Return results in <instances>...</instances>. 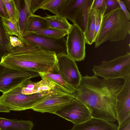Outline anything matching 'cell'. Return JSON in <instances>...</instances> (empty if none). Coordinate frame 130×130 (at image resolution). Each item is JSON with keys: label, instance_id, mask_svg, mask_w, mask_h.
<instances>
[{"label": "cell", "instance_id": "cell-17", "mask_svg": "<svg viewBox=\"0 0 130 130\" xmlns=\"http://www.w3.org/2000/svg\"><path fill=\"white\" fill-rule=\"evenodd\" d=\"M42 78L48 79L54 83L66 93L71 94L75 88L68 83L59 72L57 67L46 73L40 75Z\"/></svg>", "mask_w": 130, "mask_h": 130}, {"label": "cell", "instance_id": "cell-20", "mask_svg": "<svg viewBox=\"0 0 130 130\" xmlns=\"http://www.w3.org/2000/svg\"><path fill=\"white\" fill-rule=\"evenodd\" d=\"M95 28V12L90 8L84 32L86 43L91 45L94 42V37Z\"/></svg>", "mask_w": 130, "mask_h": 130}, {"label": "cell", "instance_id": "cell-15", "mask_svg": "<svg viewBox=\"0 0 130 130\" xmlns=\"http://www.w3.org/2000/svg\"><path fill=\"white\" fill-rule=\"evenodd\" d=\"M118 126L113 122L91 117L83 122L74 124L68 130H116Z\"/></svg>", "mask_w": 130, "mask_h": 130}, {"label": "cell", "instance_id": "cell-5", "mask_svg": "<svg viewBox=\"0 0 130 130\" xmlns=\"http://www.w3.org/2000/svg\"><path fill=\"white\" fill-rule=\"evenodd\" d=\"M19 85L0 96V105L10 111L31 109L50 92L30 95L22 94Z\"/></svg>", "mask_w": 130, "mask_h": 130}, {"label": "cell", "instance_id": "cell-33", "mask_svg": "<svg viewBox=\"0 0 130 130\" xmlns=\"http://www.w3.org/2000/svg\"><path fill=\"white\" fill-rule=\"evenodd\" d=\"M116 130H130V118L118 125Z\"/></svg>", "mask_w": 130, "mask_h": 130}, {"label": "cell", "instance_id": "cell-8", "mask_svg": "<svg viewBox=\"0 0 130 130\" xmlns=\"http://www.w3.org/2000/svg\"><path fill=\"white\" fill-rule=\"evenodd\" d=\"M67 35V54L76 61L84 60L86 55V43L83 31L78 25L73 24Z\"/></svg>", "mask_w": 130, "mask_h": 130}, {"label": "cell", "instance_id": "cell-30", "mask_svg": "<svg viewBox=\"0 0 130 130\" xmlns=\"http://www.w3.org/2000/svg\"><path fill=\"white\" fill-rule=\"evenodd\" d=\"M44 0H30V7L31 12L34 14L40 8Z\"/></svg>", "mask_w": 130, "mask_h": 130}, {"label": "cell", "instance_id": "cell-13", "mask_svg": "<svg viewBox=\"0 0 130 130\" xmlns=\"http://www.w3.org/2000/svg\"><path fill=\"white\" fill-rule=\"evenodd\" d=\"M116 109L118 125L130 118V75L117 94Z\"/></svg>", "mask_w": 130, "mask_h": 130}, {"label": "cell", "instance_id": "cell-2", "mask_svg": "<svg viewBox=\"0 0 130 130\" xmlns=\"http://www.w3.org/2000/svg\"><path fill=\"white\" fill-rule=\"evenodd\" d=\"M0 63L17 70H28L40 75L47 73L57 67V56L36 46L27 45L12 48L11 52L1 57Z\"/></svg>", "mask_w": 130, "mask_h": 130}, {"label": "cell", "instance_id": "cell-28", "mask_svg": "<svg viewBox=\"0 0 130 130\" xmlns=\"http://www.w3.org/2000/svg\"><path fill=\"white\" fill-rule=\"evenodd\" d=\"M106 9L104 15L113 10L120 8L117 0H105Z\"/></svg>", "mask_w": 130, "mask_h": 130}, {"label": "cell", "instance_id": "cell-26", "mask_svg": "<svg viewBox=\"0 0 130 130\" xmlns=\"http://www.w3.org/2000/svg\"><path fill=\"white\" fill-rule=\"evenodd\" d=\"M9 14V18L15 19L18 21L19 11L14 0H3Z\"/></svg>", "mask_w": 130, "mask_h": 130}, {"label": "cell", "instance_id": "cell-6", "mask_svg": "<svg viewBox=\"0 0 130 130\" xmlns=\"http://www.w3.org/2000/svg\"><path fill=\"white\" fill-rule=\"evenodd\" d=\"M18 37L27 45L37 46L45 51L54 53L57 56L67 53L64 37L57 39L31 32L24 33Z\"/></svg>", "mask_w": 130, "mask_h": 130}, {"label": "cell", "instance_id": "cell-25", "mask_svg": "<svg viewBox=\"0 0 130 130\" xmlns=\"http://www.w3.org/2000/svg\"><path fill=\"white\" fill-rule=\"evenodd\" d=\"M35 33L55 39H59L67 35V31L49 27L38 31Z\"/></svg>", "mask_w": 130, "mask_h": 130}, {"label": "cell", "instance_id": "cell-7", "mask_svg": "<svg viewBox=\"0 0 130 130\" xmlns=\"http://www.w3.org/2000/svg\"><path fill=\"white\" fill-rule=\"evenodd\" d=\"M39 76V74L36 72L28 70H16L0 63V92L5 93L26 79Z\"/></svg>", "mask_w": 130, "mask_h": 130}, {"label": "cell", "instance_id": "cell-3", "mask_svg": "<svg viewBox=\"0 0 130 130\" xmlns=\"http://www.w3.org/2000/svg\"><path fill=\"white\" fill-rule=\"evenodd\" d=\"M130 34V22L121 8L104 15L100 29L94 41L98 47L108 41L115 42L124 40Z\"/></svg>", "mask_w": 130, "mask_h": 130}, {"label": "cell", "instance_id": "cell-10", "mask_svg": "<svg viewBox=\"0 0 130 130\" xmlns=\"http://www.w3.org/2000/svg\"><path fill=\"white\" fill-rule=\"evenodd\" d=\"M93 0H71L60 15L85 30L89 11Z\"/></svg>", "mask_w": 130, "mask_h": 130}, {"label": "cell", "instance_id": "cell-27", "mask_svg": "<svg viewBox=\"0 0 130 130\" xmlns=\"http://www.w3.org/2000/svg\"><path fill=\"white\" fill-rule=\"evenodd\" d=\"M105 0H93L91 8L95 11H98L104 14L105 9Z\"/></svg>", "mask_w": 130, "mask_h": 130}, {"label": "cell", "instance_id": "cell-29", "mask_svg": "<svg viewBox=\"0 0 130 130\" xmlns=\"http://www.w3.org/2000/svg\"><path fill=\"white\" fill-rule=\"evenodd\" d=\"M95 28L94 37V42L100 29L102 18L104 15L103 13L100 11H95Z\"/></svg>", "mask_w": 130, "mask_h": 130}, {"label": "cell", "instance_id": "cell-24", "mask_svg": "<svg viewBox=\"0 0 130 130\" xmlns=\"http://www.w3.org/2000/svg\"><path fill=\"white\" fill-rule=\"evenodd\" d=\"M1 19L4 28L8 35L18 37L20 35L18 21L17 19L12 18Z\"/></svg>", "mask_w": 130, "mask_h": 130}, {"label": "cell", "instance_id": "cell-4", "mask_svg": "<svg viewBox=\"0 0 130 130\" xmlns=\"http://www.w3.org/2000/svg\"><path fill=\"white\" fill-rule=\"evenodd\" d=\"M92 70L94 75L105 79L125 80L130 75V53L109 61H103L99 65H94Z\"/></svg>", "mask_w": 130, "mask_h": 130}, {"label": "cell", "instance_id": "cell-31", "mask_svg": "<svg viewBox=\"0 0 130 130\" xmlns=\"http://www.w3.org/2000/svg\"><path fill=\"white\" fill-rule=\"evenodd\" d=\"M10 41V45L12 48L21 46L24 44L18 37L15 36H9Z\"/></svg>", "mask_w": 130, "mask_h": 130}, {"label": "cell", "instance_id": "cell-14", "mask_svg": "<svg viewBox=\"0 0 130 130\" xmlns=\"http://www.w3.org/2000/svg\"><path fill=\"white\" fill-rule=\"evenodd\" d=\"M42 78L40 81L37 82H33L30 79L23 81L19 85L21 93L30 95L62 90L53 82L46 78Z\"/></svg>", "mask_w": 130, "mask_h": 130}, {"label": "cell", "instance_id": "cell-22", "mask_svg": "<svg viewBox=\"0 0 130 130\" xmlns=\"http://www.w3.org/2000/svg\"><path fill=\"white\" fill-rule=\"evenodd\" d=\"M44 18L47 21L49 27L65 30L68 32L72 26L66 18L60 15L47 14Z\"/></svg>", "mask_w": 130, "mask_h": 130}, {"label": "cell", "instance_id": "cell-37", "mask_svg": "<svg viewBox=\"0 0 130 130\" xmlns=\"http://www.w3.org/2000/svg\"><path fill=\"white\" fill-rule=\"evenodd\" d=\"M0 130H1V128H0Z\"/></svg>", "mask_w": 130, "mask_h": 130}, {"label": "cell", "instance_id": "cell-16", "mask_svg": "<svg viewBox=\"0 0 130 130\" xmlns=\"http://www.w3.org/2000/svg\"><path fill=\"white\" fill-rule=\"evenodd\" d=\"M34 124L29 120H18L0 117L1 130H32Z\"/></svg>", "mask_w": 130, "mask_h": 130}, {"label": "cell", "instance_id": "cell-36", "mask_svg": "<svg viewBox=\"0 0 130 130\" xmlns=\"http://www.w3.org/2000/svg\"><path fill=\"white\" fill-rule=\"evenodd\" d=\"M126 8L130 10V0H124L122 1Z\"/></svg>", "mask_w": 130, "mask_h": 130}, {"label": "cell", "instance_id": "cell-34", "mask_svg": "<svg viewBox=\"0 0 130 130\" xmlns=\"http://www.w3.org/2000/svg\"><path fill=\"white\" fill-rule=\"evenodd\" d=\"M117 1L119 4L121 8L124 12L126 17L128 20H129L130 19V13L125 6L123 1L120 0H117Z\"/></svg>", "mask_w": 130, "mask_h": 130}, {"label": "cell", "instance_id": "cell-1", "mask_svg": "<svg viewBox=\"0 0 130 130\" xmlns=\"http://www.w3.org/2000/svg\"><path fill=\"white\" fill-rule=\"evenodd\" d=\"M118 79H100L94 75H82L79 85L71 94L85 105L92 117L113 122L117 121L116 96L122 85Z\"/></svg>", "mask_w": 130, "mask_h": 130}, {"label": "cell", "instance_id": "cell-21", "mask_svg": "<svg viewBox=\"0 0 130 130\" xmlns=\"http://www.w3.org/2000/svg\"><path fill=\"white\" fill-rule=\"evenodd\" d=\"M71 0H44L40 9L48 10L55 15H60Z\"/></svg>", "mask_w": 130, "mask_h": 130}, {"label": "cell", "instance_id": "cell-12", "mask_svg": "<svg viewBox=\"0 0 130 130\" xmlns=\"http://www.w3.org/2000/svg\"><path fill=\"white\" fill-rule=\"evenodd\" d=\"M58 70L65 80L75 88L79 85L81 75L76 61L64 54L57 56Z\"/></svg>", "mask_w": 130, "mask_h": 130}, {"label": "cell", "instance_id": "cell-19", "mask_svg": "<svg viewBox=\"0 0 130 130\" xmlns=\"http://www.w3.org/2000/svg\"><path fill=\"white\" fill-rule=\"evenodd\" d=\"M49 27L44 17L31 13L28 18L24 33H35Z\"/></svg>", "mask_w": 130, "mask_h": 130}, {"label": "cell", "instance_id": "cell-35", "mask_svg": "<svg viewBox=\"0 0 130 130\" xmlns=\"http://www.w3.org/2000/svg\"><path fill=\"white\" fill-rule=\"evenodd\" d=\"M10 111L7 108L0 105V112H9Z\"/></svg>", "mask_w": 130, "mask_h": 130}, {"label": "cell", "instance_id": "cell-9", "mask_svg": "<svg viewBox=\"0 0 130 130\" xmlns=\"http://www.w3.org/2000/svg\"><path fill=\"white\" fill-rule=\"evenodd\" d=\"M74 98L72 95L63 91L54 92L48 94L31 109L42 113L55 114Z\"/></svg>", "mask_w": 130, "mask_h": 130}, {"label": "cell", "instance_id": "cell-32", "mask_svg": "<svg viewBox=\"0 0 130 130\" xmlns=\"http://www.w3.org/2000/svg\"><path fill=\"white\" fill-rule=\"evenodd\" d=\"M0 17L1 18H9L3 0H0Z\"/></svg>", "mask_w": 130, "mask_h": 130}, {"label": "cell", "instance_id": "cell-23", "mask_svg": "<svg viewBox=\"0 0 130 130\" xmlns=\"http://www.w3.org/2000/svg\"><path fill=\"white\" fill-rule=\"evenodd\" d=\"M10 35L6 32L3 26L2 19L0 17V57L10 53L12 48L10 45Z\"/></svg>", "mask_w": 130, "mask_h": 130}, {"label": "cell", "instance_id": "cell-38", "mask_svg": "<svg viewBox=\"0 0 130 130\" xmlns=\"http://www.w3.org/2000/svg\"><path fill=\"white\" fill-rule=\"evenodd\" d=\"M0 58H1V57H0Z\"/></svg>", "mask_w": 130, "mask_h": 130}, {"label": "cell", "instance_id": "cell-18", "mask_svg": "<svg viewBox=\"0 0 130 130\" xmlns=\"http://www.w3.org/2000/svg\"><path fill=\"white\" fill-rule=\"evenodd\" d=\"M14 1L19 11L18 23L20 35H21L24 33L28 18L32 13L30 9V0H24V5L22 7L21 5V1L16 0Z\"/></svg>", "mask_w": 130, "mask_h": 130}, {"label": "cell", "instance_id": "cell-11", "mask_svg": "<svg viewBox=\"0 0 130 130\" xmlns=\"http://www.w3.org/2000/svg\"><path fill=\"white\" fill-rule=\"evenodd\" d=\"M55 114L70 121L74 125L83 122L92 117L86 106L74 98Z\"/></svg>", "mask_w": 130, "mask_h": 130}]
</instances>
